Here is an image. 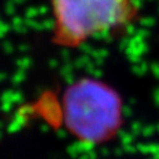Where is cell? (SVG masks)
<instances>
[{"label": "cell", "mask_w": 159, "mask_h": 159, "mask_svg": "<svg viewBox=\"0 0 159 159\" xmlns=\"http://www.w3.org/2000/svg\"><path fill=\"white\" fill-rule=\"evenodd\" d=\"M54 40L68 48L129 23L135 8L132 0H53Z\"/></svg>", "instance_id": "2"}, {"label": "cell", "mask_w": 159, "mask_h": 159, "mask_svg": "<svg viewBox=\"0 0 159 159\" xmlns=\"http://www.w3.org/2000/svg\"><path fill=\"white\" fill-rule=\"evenodd\" d=\"M63 119L79 140L89 144L105 142L116 133L120 123L119 97L95 79L75 80L63 95Z\"/></svg>", "instance_id": "1"}]
</instances>
